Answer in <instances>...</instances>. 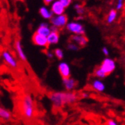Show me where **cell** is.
Listing matches in <instances>:
<instances>
[{"label":"cell","mask_w":125,"mask_h":125,"mask_svg":"<svg viewBox=\"0 0 125 125\" xmlns=\"http://www.w3.org/2000/svg\"><path fill=\"white\" fill-rule=\"evenodd\" d=\"M50 99L54 106L61 107L67 104H72L77 99L73 92H53L50 95Z\"/></svg>","instance_id":"cell-1"},{"label":"cell","mask_w":125,"mask_h":125,"mask_svg":"<svg viewBox=\"0 0 125 125\" xmlns=\"http://www.w3.org/2000/svg\"><path fill=\"white\" fill-rule=\"evenodd\" d=\"M22 114L26 118L31 119L35 115V106L34 101L29 94H26L21 102Z\"/></svg>","instance_id":"cell-2"},{"label":"cell","mask_w":125,"mask_h":125,"mask_svg":"<svg viewBox=\"0 0 125 125\" xmlns=\"http://www.w3.org/2000/svg\"><path fill=\"white\" fill-rule=\"evenodd\" d=\"M115 67H116V65H115V61L111 59H109V58L105 59L100 66L101 70L106 74V76L109 75L110 73H112L113 71H114L115 69Z\"/></svg>","instance_id":"cell-3"},{"label":"cell","mask_w":125,"mask_h":125,"mask_svg":"<svg viewBox=\"0 0 125 125\" xmlns=\"http://www.w3.org/2000/svg\"><path fill=\"white\" fill-rule=\"evenodd\" d=\"M67 17L65 14L55 15L50 19V22L52 26H55L59 29H62L67 24Z\"/></svg>","instance_id":"cell-4"},{"label":"cell","mask_w":125,"mask_h":125,"mask_svg":"<svg viewBox=\"0 0 125 125\" xmlns=\"http://www.w3.org/2000/svg\"><path fill=\"white\" fill-rule=\"evenodd\" d=\"M32 41L34 44H35L36 46L41 47H47L49 45L47 37L40 35V34H38L36 31L35 33H34V35L32 36Z\"/></svg>","instance_id":"cell-5"},{"label":"cell","mask_w":125,"mask_h":125,"mask_svg":"<svg viewBox=\"0 0 125 125\" xmlns=\"http://www.w3.org/2000/svg\"><path fill=\"white\" fill-rule=\"evenodd\" d=\"M67 29L71 33H73L74 35H84L85 34V29L83 26L76 22H71L67 23Z\"/></svg>","instance_id":"cell-6"},{"label":"cell","mask_w":125,"mask_h":125,"mask_svg":"<svg viewBox=\"0 0 125 125\" xmlns=\"http://www.w3.org/2000/svg\"><path fill=\"white\" fill-rule=\"evenodd\" d=\"M2 58L4 59V61L11 67L13 68H17L18 67V63L17 62V60L15 59V58L13 56V55L11 54L9 51L8 50H5L2 52Z\"/></svg>","instance_id":"cell-7"},{"label":"cell","mask_w":125,"mask_h":125,"mask_svg":"<svg viewBox=\"0 0 125 125\" xmlns=\"http://www.w3.org/2000/svg\"><path fill=\"white\" fill-rule=\"evenodd\" d=\"M65 8L61 3L59 0H55L51 5V10L54 15H60L63 14L64 12Z\"/></svg>","instance_id":"cell-8"},{"label":"cell","mask_w":125,"mask_h":125,"mask_svg":"<svg viewBox=\"0 0 125 125\" xmlns=\"http://www.w3.org/2000/svg\"><path fill=\"white\" fill-rule=\"evenodd\" d=\"M71 41L80 47H83L88 43V40L84 35H74L71 37Z\"/></svg>","instance_id":"cell-9"},{"label":"cell","mask_w":125,"mask_h":125,"mask_svg":"<svg viewBox=\"0 0 125 125\" xmlns=\"http://www.w3.org/2000/svg\"><path fill=\"white\" fill-rule=\"evenodd\" d=\"M59 72L62 78H67L71 76V69L67 63L62 62L59 65Z\"/></svg>","instance_id":"cell-10"},{"label":"cell","mask_w":125,"mask_h":125,"mask_svg":"<svg viewBox=\"0 0 125 125\" xmlns=\"http://www.w3.org/2000/svg\"><path fill=\"white\" fill-rule=\"evenodd\" d=\"M15 50L17 51V53L18 55V57L22 61V62H26V55L25 54V52L22 49V44H21V42L20 41H17L15 42Z\"/></svg>","instance_id":"cell-11"},{"label":"cell","mask_w":125,"mask_h":125,"mask_svg":"<svg viewBox=\"0 0 125 125\" xmlns=\"http://www.w3.org/2000/svg\"><path fill=\"white\" fill-rule=\"evenodd\" d=\"M36 32H38V34H40V35L47 37L50 35V33L51 32V29L47 23L42 22V23L40 24L39 27L37 29Z\"/></svg>","instance_id":"cell-12"},{"label":"cell","mask_w":125,"mask_h":125,"mask_svg":"<svg viewBox=\"0 0 125 125\" xmlns=\"http://www.w3.org/2000/svg\"><path fill=\"white\" fill-rule=\"evenodd\" d=\"M62 82L67 91H71L76 86V82L73 79L71 78V76L67 78H62Z\"/></svg>","instance_id":"cell-13"},{"label":"cell","mask_w":125,"mask_h":125,"mask_svg":"<svg viewBox=\"0 0 125 125\" xmlns=\"http://www.w3.org/2000/svg\"><path fill=\"white\" fill-rule=\"evenodd\" d=\"M59 31H51L50 35L47 36L49 44H56L59 41Z\"/></svg>","instance_id":"cell-14"},{"label":"cell","mask_w":125,"mask_h":125,"mask_svg":"<svg viewBox=\"0 0 125 125\" xmlns=\"http://www.w3.org/2000/svg\"><path fill=\"white\" fill-rule=\"evenodd\" d=\"M39 13L43 18L47 20H50L53 16V13L52 12V10H49L47 7H41L39 10Z\"/></svg>","instance_id":"cell-15"},{"label":"cell","mask_w":125,"mask_h":125,"mask_svg":"<svg viewBox=\"0 0 125 125\" xmlns=\"http://www.w3.org/2000/svg\"><path fill=\"white\" fill-rule=\"evenodd\" d=\"M92 87L93 88L94 90L97 91V92H102L105 90V85H104V83L100 80H98V79H95V80H94L92 82Z\"/></svg>","instance_id":"cell-16"},{"label":"cell","mask_w":125,"mask_h":125,"mask_svg":"<svg viewBox=\"0 0 125 125\" xmlns=\"http://www.w3.org/2000/svg\"><path fill=\"white\" fill-rule=\"evenodd\" d=\"M0 118L3 120L8 121L11 118V113L8 110L0 107Z\"/></svg>","instance_id":"cell-17"},{"label":"cell","mask_w":125,"mask_h":125,"mask_svg":"<svg viewBox=\"0 0 125 125\" xmlns=\"http://www.w3.org/2000/svg\"><path fill=\"white\" fill-rule=\"evenodd\" d=\"M117 17V11L114 9H112L109 11V13L107 17V22L108 23H112L115 21V20Z\"/></svg>","instance_id":"cell-18"},{"label":"cell","mask_w":125,"mask_h":125,"mask_svg":"<svg viewBox=\"0 0 125 125\" xmlns=\"http://www.w3.org/2000/svg\"><path fill=\"white\" fill-rule=\"evenodd\" d=\"M94 75L97 77L100 78V79H103V78H104V77L106 76V74L101 70V68L100 67L95 69V71H94Z\"/></svg>","instance_id":"cell-19"},{"label":"cell","mask_w":125,"mask_h":125,"mask_svg":"<svg viewBox=\"0 0 125 125\" xmlns=\"http://www.w3.org/2000/svg\"><path fill=\"white\" fill-rule=\"evenodd\" d=\"M67 49L68 50H72V51H77V50H79V46H78V45L76 44V43H73V42H70L69 43L67 44Z\"/></svg>","instance_id":"cell-20"},{"label":"cell","mask_w":125,"mask_h":125,"mask_svg":"<svg viewBox=\"0 0 125 125\" xmlns=\"http://www.w3.org/2000/svg\"><path fill=\"white\" fill-rule=\"evenodd\" d=\"M74 8H75V10H76V13L78 14H83L84 13H85V8H84V7L83 6V5H76L75 6H74Z\"/></svg>","instance_id":"cell-21"},{"label":"cell","mask_w":125,"mask_h":125,"mask_svg":"<svg viewBox=\"0 0 125 125\" xmlns=\"http://www.w3.org/2000/svg\"><path fill=\"white\" fill-rule=\"evenodd\" d=\"M54 54H55V55L56 56V57H57V59H59V60L62 59L63 57H64L63 51L61 49H55V51H54Z\"/></svg>","instance_id":"cell-22"},{"label":"cell","mask_w":125,"mask_h":125,"mask_svg":"<svg viewBox=\"0 0 125 125\" xmlns=\"http://www.w3.org/2000/svg\"><path fill=\"white\" fill-rule=\"evenodd\" d=\"M59 1L61 2V3L63 5V6L66 8H67L68 6H69L71 2H72V0H59Z\"/></svg>","instance_id":"cell-23"},{"label":"cell","mask_w":125,"mask_h":125,"mask_svg":"<svg viewBox=\"0 0 125 125\" xmlns=\"http://www.w3.org/2000/svg\"><path fill=\"white\" fill-rule=\"evenodd\" d=\"M124 6V0H118L117 2V5H116V8L117 10H121Z\"/></svg>","instance_id":"cell-24"},{"label":"cell","mask_w":125,"mask_h":125,"mask_svg":"<svg viewBox=\"0 0 125 125\" xmlns=\"http://www.w3.org/2000/svg\"><path fill=\"white\" fill-rule=\"evenodd\" d=\"M106 124H109V125H116V122H115L114 120H109L107 121L106 122Z\"/></svg>","instance_id":"cell-25"},{"label":"cell","mask_w":125,"mask_h":125,"mask_svg":"<svg viewBox=\"0 0 125 125\" xmlns=\"http://www.w3.org/2000/svg\"><path fill=\"white\" fill-rule=\"evenodd\" d=\"M102 50H103V52L105 55H109V50L106 47H104Z\"/></svg>","instance_id":"cell-26"},{"label":"cell","mask_w":125,"mask_h":125,"mask_svg":"<svg viewBox=\"0 0 125 125\" xmlns=\"http://www.w3.org/2000/svg\"><path fill=\"white\" fill-rule=\"evenodd\" d=\"M54 1H55V0H43V2H44L45 5H49V4L52 3Z\"/></svg>","instance_id":"cell-27"},{"label":"cell","mask_w":125,"mask_h":125,"mask_svg":"<svg viewBox=\"0 0 125 125\" xmlns=\"http://www.w3.org/2000/svg\"><path fill=\"white\" fill-rule=\"evenodd\" d=\"M47 57L50 58V59H52L53 57V53L50 52H47Z\"/></svg>","instance_id":"cell-28"},{"label":"cell","mask_w":125,"mask_h":125,"mask_svg":"<svg viewBox=\"0 0 125 125\" xmlns=\"http://www.w3.org/2000/svg\"><path fill=\"white\" fill-rule=\"evenodd\" d=\"M83 96L84 97H88V94H84Z\"/></svg>","instance_id":"cell-29"},{"label":"cell","mask_w":125,"mask_h":125,"mask_svg":"<svg viewBox=\"0 0 125 125\" xmlns=\"http://www.w3.org/2000/svg\"><path fill=\"white\" fill-rule=\"evenodd\" d=\"M17 1H19V2H23L25 0H17Z\"/></svg>","instance_id":"cell-30"},{"label":"cell","mask_w":125,"mask_h":125,"mask_svg":"<svg viewBox=\"0 0 125 125\" xmlns=\"http://www.w3.org/2000/svg\"><path fill=\"white\" fill-rule=\"evenodd\" d=\"M76 1H79V0H76Z\"/></svg>","instance_id":"cell-31"}]
</instances>
